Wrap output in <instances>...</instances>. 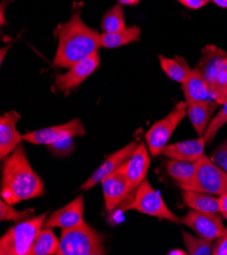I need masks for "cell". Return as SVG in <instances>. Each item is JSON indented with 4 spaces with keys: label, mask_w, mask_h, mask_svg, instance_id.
I'll use <instances>...</instances> for the list:
<instances>
[{
    "label": "cell",
    "mask_w": 227,
    "mask_h": 255,
    "mask_svg": "<svg viewBox=\"0 0 227 255\" xmlns=\"http://www.w3.org/2000/svg\"><path fill=\"white\" fill-rule=\"evenodd\" d=\"M206 141L203 136L196 139H188L184 141L167 144L162 150L161 155L171 159L187 162H197L204 155Z\"/></svg>",
    "instance_id": "obj_17"
},
{
    "label": "cell",
    "mask_w": 227,
    "mask_h": 255,
    "mask_svg": "<svg viewBox=\"0 0 227 255\" xmlns=\"http://www.w3.org/2000/svg\"><path fill=\"white\" fill-rule=\"evenodd\" d=\"M210 1L221 8H227V0H210Z\"/></svg>",
    "instance_id": "obj_36"
},
{
    "label": "cell",
    "mask_w": 227,
    "mask_h": 255,
    "mask_svg": "<svg viewBox=\"0 0 227 255\" xmlns=\"http://www.w3.org/2000/svg\"><path fill=\"white\" fill-rule=\"evenodd\" d=\"M104 236L97 232L87 222L61 232L56 255H103Z\"/></svg>",
    "instance_id": "obj_3"
},
{
    "label": "cell",
    "mask_w": 227,
    "mask_h": 255,
    "mask_svg": "<svg viewBox=\"0 0 227 255\" xmlns=\"http://www.w3.org/2000/svg\"><path fill=\"white\" fill-rule=\"evenodd\" d=\"M186 103L193 104L203 101H216L215 96L199 67L192 69L188 79L182 84ZM217 102V101H216Z\"/></svg>",
    "instance_id": "obj_16"
},
{
    "label": "cell",
    "mask_w": 227,
    "mask_h": 255,
    "mask_svg": "<svg viewBox=\"0 0 227 255\" xmlns=\"http://www.w3.org/2000/svg\"><path fill=\"white\" fill-rule=\"evenodd\" d=\"M49 151L55 157H67L71 154V151L74 148V141L73 138H65L53 143H50L47 145Z\"/></svg>",
    "instance_id": "obj_30"
},
{
    "label": "cell",
    "mask_w": 227,
    "mask_h": 255,
    "mask_svg": "<svg viewBox=\"0 0 227 255\" xmlns=\"http://www.w3.org/2000/svg\"><path fill=\"white\" fill-rule=\"evenodd\" d=\"M179 186L184 190L221 195L227 192V173L203 155L196 162V172L192 179Z\"/></svg>",
    "instance_id": "obj_5"
},
{
    "label": "cell",
    "mask_w": 227,
    "mask_h": 255,
    "mask_svg": "<svg viewBox=\"0 0 227 255\" xmlns=\"http://www.w3.org/2000/svg\"><path fill=\"white\" fill-rule=\"evenodd\" d=\"M187 115L188 104L180 102L169 114L150 127L146 133V141L151 155L154 157L161 155L171 135Z\"/></svg>",
    "instance_id": "obj_7"
},
{
    "label": "cell",
    "mask_w": 227,
    "mask_h": 255,
    "mask_svg": "<svg viewBox=\"0 0 227 255\" xmlns=\"http://www.w3.org/2000/svg\"><path fill=\"white\" fill-rule=\"evenodd\" d=\"M223 170L227 173V159H226V161H225V164H224V167H223Z\"/></svg>",
    "instance_id": "obj_38"
},
{
    "label": "cell",
    "mask_w": 227,
    "mask_h": 255,
    "mask_svg": "<svg viewBox=\"0 0 227 255\" xmlns=\"http://www.w3.org/2000/svg\"><path fill=\"white\" fill-rule=\"evenodd\" d=\"M227 159V138L216 147L210 156V160L219 168L223 169L225 161Z\"/></svg>",
    "instance_id": "obj_31"
},
{
    "label": "cell",
    "mask_w": 227,
    "mask_h": 255,
    "mask_svg": "<svg viewBox=\"0 0 227 255\" xmlns=\"http://www.w3.org/2000/svg\"><path fill=\"white\" fill-rule=\"evenodd\" d=\"M125 169H127V162L123 163L116 171L107 176L101 182L104 197V206L107 212H111L116 209L131 195Z\"/></svg>",
    "instance_id": "obj_9"
},
{
    "label": "cell",
    "mask_w": 227,
    "mask_h": 255,
    "mask_svg": "<svg viewBox=\"0 0 227 255\" xmlns=\"http://www.w3.org/2000/svg\"><path fill=\"white\" fill-rule=\"evenodd\" d=\"M184 242L187 247L188 254L191 255H210L213 253V241L202 238L200 236L195 237L188 232H183Z\"/></svg>",
    "instance_id": "obj_26"
},
{
    "label": "cell",
    "mask_w": 227,
    "mask_h": 255,
    "mask_svg": "<svg viewBox=\"0 0 227 255\" xmlns=\"http://www.w3.org/2000/svg\"><path fill=\"white\" fill-rule=\"evenodd\" d=\"M225 59H227V53L215 45H207L202 49V56L198 67L203 73L211 90L215 84L217 73Z\"/></svg>",
    "instance_id": "obj_18"
},
{
    "label": "cell",
    "mask_w": 227,
    "mask_h": 255,
    "mask_svg": "<svg viewBox=\"0 0 227 255\" xmlns=\"http://www.w3.org/2000/svg\"><path fill=\"white\" fill-rule=\"evenodd\" d=\"M178 1L185 7L193 10L200 9L207 5L209 2H211L210 0H178Z\"/></svg>",
    "instance_id": "obj_33"
},
{
    "label": "cell",
    "mask_w": 227,
    "mask_h": 255,
    "mask_svg": "<svg viewBox=\"0 0 227 255\" xmlns=\"http://www.w3.org/2000/svg\"><path fill=\"white\" fill-rule=\"evenodd\" d=\"M166 170L169 176L178 182V184L187 183L192 179L196 172V162L170 159L166 164Z\"/></svg>",
    "instance_id": "obj_24"
},
{
    "label": "cell",
    "mask_w": 227,
    "mask_h": 255,
    "mask_svg": "<svg viewBox=\"0 0 227 255\" xmlns=\"http://www.w3.org/2000/svg\"><path fill=\"white\" fill-rule=\"evenodd\" d=\"M48 216L45 212L35 218L21 221L0 239V254L1 255H29L32 245L43 228Z\"/></svg>",
    "instance_id": "obj_4"
},
{
    "label": "cell",
    "mask_w": 227,
    "mask_h": 255,
    "mask_svg": "<svg viewBox=\"0 0 227 255\" xmlns=\"http://www.w3.org/2000/svg\"><path fill=\"white\" fill-rule=\"evenodd\" d=\"M100 63L99 53L73 64L65 73L57 75L54 80L56 89L60 92L66 93L78 88L84 83L89 76L97 69Z\"/></svg>",
    "instance_id": "obj_11"
},
{
    "label": "cell",
    "mask_w": 227,
    "mask_h": 255,
    "mask_svg": "<svg viewBox=\"0 0 227 255\" xmlns=\"http://www.w3.org/2000/svg\"><path fill=\"white\" fill-rule=\"evenodd\" d=\"M212 92L220 105L227 100V59L224 60L217 73Z\"/></svg>",
    "instance_id": "obj_29"
},
{
    "label": "cell",
    "mask_w": 227,
    "mask_h": 255,
    "mask_svg": "<svg viewBox=\"0 0 227 255\" xmlns=\"http://www.w3.org/2000/svg\"><path fill=\"white\" fill-rule=\"evenodd\" d=\"M219 213L227 220V192L219 195Z\"/></svg>",
    "instance_id": "obj_34"
},
{
    "label": "cell",
    "mask_w": 227,
    "mask_h": 255,
    "mask_svg": "<svg viewBox=\"0 0 227 255\" xmlns=\"http://www.w3.org/2000/svg\"><path fill=\"white\" fill-rule=\"evenodd\" d=\"M226 123H227V100L222 104V107L217 113V115L213 119H211L207 127V130L203 136L206 143L212 142L215 139L216 134Z\"/></svg>",
    "instance_id": "obj_27"
},
{
    "label": "cell",
    "mask_w": 227,
    "mask_h": 255,
    "mask_svg": "<svg viewBox=\"0 0 227 255\" xmlns=\"http://www.w3.org/2000/svg\"><path fill=\"white\" fill-rule=\"evenodd\" d=\"M85 133V127L81 119L75 118L63 124L49 126L42 129L27 132L23 134V138L26 141L33 144L48 145L65 138L83 136Z\"/></svg>",
    "instance_id": "obj_8"
},
{
    "label": "cell",
    "mask_w": 227,
    "mask_h": 255,
    "mask_svg": "<svg viewBox=\"0 0 227 255\" xmlns=\"http://www.w3.org/2000/svg\"><path fill=\"white\" fill-rule=\"evenodd\" d=\"M125 210H135L142 214L176 224L182 223V219L169 210L162 196L152 187L147 179H145L136 189L134 197L125 207Z\"/></svg>",
    "instance_id": "obj_6"
},
{
    "label": "cell",
    "mask_w": 227,
    "mask_h": 255,
    "mask_svg": "<svg viewBox=\"0 0 227 255\" xmlns=\"http://www.w3.org/2000/svg\"><path fill=\"white\" fill-rule=\"evenodd\" d=\"M125 28V20H124V12L122 5L120 3L115 4L110 9H108L101 21V29L103 33H114Z\"/></svg>",
    "instance_id": "obj_25"
},
{
    "label": "cell",
    "mask_w": 227,
    "mask_h": 255,
    "mask_svg": "<svg viewBox=\"0 0 227 255\" xmlns=\"http://www.w3.org/2000/svg\"><path fill=\"white\" fill-rule=\"evenodd\" d=\"M167 254H169V255H187L188 252L181 250V249H174V250L169 251Z\"/></svg>",
    "instance_id": "obj_37"
},
{
    "label": "cell",
    "mask_w": 227,
    "mask_h": 255,
    "mask_svg": "<svg viewBox=\"0 0 227 255\" xmlns=\"http://www.w3.org/2000/svg\"><path fill=\"white\" fill-rule=\"evenodd\" d=\"M21 118L20 114L11 110L0 117V159L4 161L11 152L24 140L16 128V124Z\"/></svg>",
    "instance_id": "obj_14"
},
{
    "label": "cell",
    "mask_w": 227,
    "mask_h": 255,
    "mask_svg": "<svg viewBox=\"0 0 227 255\" xmlns=\"http://www.w3.org/2000/svg\"><path fill=\"white\" fill-rule=\"evenodd\" d=\"M60 239L56 237L51 228H42L38 233L29 255H53L57 253Z\"/></svg>",
    "instance_id": "obj_22"
},
{
    "label": "cell",
    "mask_w": 227,
    "mask_h": 255,
    "mask_svg": "<svg viewBox=\"0 0 227 255\" xmlns=\"http://www.w3.org/2000/svg\"><path fill=\"white\" fill-rule=\"evenodd\" d=\"M220 104L216 101H203L188 105V116L199 136H204L212 115Z\"/></svg>",
    "instance_id": "obj_19"
},
{
    "label": "cell",
    "mask_w": 227,
    "mask_h": 255,
    "mask_svg": "<svg viewBox=\"0 0 227 255\" xmlns=\"http://www.w3.org/2000/svg\"><path fill=\"white\" fill-rule=\"evenodd\" d=\"M159 62L162 70L172 81L184 84L188 79L192 68L190 67L188 61L181 56H175L173 58H167L165 56H159Z\"/></svg>",
    "instance_id": "obj_21"
},
{
    "label": "cell",
    "mask_w": 227,
    "mask_h": 255,
    "mask_svg": "<svg viewBox=\"0 0 227 255\" xmlns=\"http://www.w3.org/2000/svg\"><path fill=\"white\" fill-rule=\"evenodd\" d=\"M182 224L191 228L198 236L210 241L217 240L225 231L222 219L218 214L192 210L182 219Z\"/></svg>",
    "instance_id": "obj_10"
},
{
    "label": "cell",
    "mask_w": 227,
    "mask_h": 255,
    "mask_svg": "<svg viewBox=\"0 0 227 255\" xmlns=\"http://www.w3.org/2000/svg\"><path fill=\"white\" fill-rule=\"evenodd\" d=\"M54 35L58 39V47L53 65L58 68H69L98 53L102 47L101 34L83 21L80 3L74 4L70 18L58 25Z\"/></svg>",
    "instance_id": "obj_1"
},
{
    "label": "cell",
    "mask_w": 227,
    "mask_h": 255,
    "mask_svg": "<svg viewBox=\"0 0 227 255\" xmlns=\"http://www.w3.org/2000/svg\"><path fill=\"white\" fill-rule=\"evenodd\" d=\"M35 213L34 209H28L26 211L18 212L14 210L12 205L4 201L3 199L0 200V221H13L20 222L28 220Z\"/></svg>",
    "instance_id": "obj_28"
},
{
    "label": "cell",
    "mask_w": 227,
    "mask_h": 255,
    "mask_svg": "<svg viewBox=\"0 0 227 255\" xmlns=\"http://www.w3.org/2000/svg\"><path fill=\"white\" fill-rule=\"evenodd\" d=\"M183 199L185 205L192 210L211 214L219 213V197L212 194L185 190Z\"/></svg>",
    "instance_id": "obj_20"
},
{
    "label": "cell",
    "mask_w": 227,
    "mask_h": 255,
    "mask_svg": "<svg viewBox=\"0 0 227 255\" xmlns=\"http://www.w3.org/2000/svg\"><path fill=\"white\" fill-rule=\"evenodd\" d=\"M151 166V158L149 155V148L144 142H141L131 158L127 161V177L130 185L131 194L141 185L146 179L149 168Z\"/></svg>",
    "instance_id": "obj_15"
},
{
    "label": "cell",
    "mask_w": 227,
    "mask_h": 255,
    "mask_svg": "<svg viewBox=\"0 0 227 255\" xmlns=\"http://www.w3.org/2000/svg\"><path fill=\"white\" fill-rule=\"evenodd\" d=\"M213 255H227V227L223 235L217 239V242L214 244Z\"/></svg>",
    "instance_id": "obj_32"
},
{
    "label": "cell",
    "mask_w": 227,
    "mask_h": 255,
    "mask_svg": "<svg viewBox=\"0 0 227 255\" xmlns=\"http://www.w3.org/2000/svg\"><path fill=\"white\" fill-rule=\"evenodd\" d=\"M44 193V183L33 170L26 150L20 144L4 160L0 190L1 199L13 206L22 200L43 196Z\"/></svg>",
    "instance_id": "obj_2"
},
{
    "label": "cell",
    "mask_w": 227,
    "mask_h": 255,
    "mask_svg": "<svg viewBox=\"0 0 227 255\" xmlns=\"http://www.w3.org/2000/svg\"><path fill=\"white\" fill-rule=\"evenodd\" d=\"M140 0H118L121 5H136L139 3Z\"/></svg>",
    "instance_id": "obj_35"
},
{
    "label": "cell",
    "mask_w": 227,
    "mask_h": 255,
    "mask_svg": "<svg viewBox=\"0 0 227 255\" xmlns=\"http://www.w3.org/2000/svg\"><path fill=\"white\" fill-rule=\"evenodd\" d=\"M139 143L137 140H132L127 145H124L117 151L113 152L106 160L101 164V166L91 175L90 178L86 180V182L81 186L82 190H90L97 184L102 182L107 176L116 171L123 163L127 162L134 151L138 147Z\"/></svg>",
    "instance_id": "obj_12"
},
{
    "label": "cell",
    "mask_w": 227,
    "mask_h": 255,
    "mask_svg": "<svg viewBox=\"0 0 227 255\" xmlns=\"http://www.w3.org/2000/svg\"><path fill=\"white\" fill-rule=\"evenodd\" d=\"M141 36V29L138 25H133L124 30L114 33H102L101 34V43L102 47L106 49H114L133 42H138Z\"/></svg>",
    "instance_id": "obj_23"
},
{
    "label": "cell",
    "mask_w": 227,
    "mask_h": 255,
    "mask_svg": "<svg viewBox=\"0 0 227 255\" xmlns=\"http://www.w3.org/2000/svg\"><path fill=\"white\" fill-rule=\"evenodd\" d=\"M84 196L80 195L68 202L63 208L47 217L43 224V228H60L62 230L73 228L84 222Z\"/></svg>",
    "instance_id": "obj_13"
}]
</instances>
